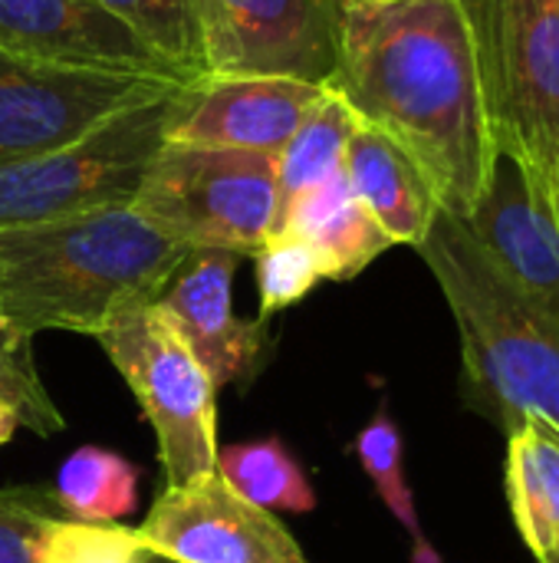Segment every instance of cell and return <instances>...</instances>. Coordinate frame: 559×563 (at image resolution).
<instances>
[{
  "label": "cell",
  "mask_w": 559,
  "mask_h": 563,
  "mask_svg": "<svg viewBox=\"0 0 559 563\" xmlns=\"http://www.w3.org/2000/svg\"><path fill=\"white\" fill-rule=\"evenodd\" d=\"M237 261L241 254L224 247H191L158 297L217 389L254 379L267 350V320L234 317Z\"/></svg>",
  "instance_id": "4fadbf2b"
},
{
  "label": "cell",
  "mask_w": 559,
  "mask_h": 563,
  "mask_svg": "<svg viewBox=\"0 0 559 563\" xmlns=\"http://www.w3.org/2000/svg\"><path fill=\"white\" fill-rule=\"evenodd\" d=\"M16 426H20V416H16V409L0 396V445H7L10 439H13V432H16Z\"/></svg>",
  "instance_id": "4316f807"
},
{
  "label": "cell",
  "mask_w": 559,
  "mask_h": 563,
  "mask_svg": "<svg viewBox=\"0 0 559 563\" xmlns=\"http://www.w3.org/2000/svg\"><path fill=\"white\" fill-rule=\"evenodd\" d=\"M0 49L59 66L185 82L99 0H0Z\"/></svg>",
  "instance_id": "7c38bea8"
},
{
  "label": "cell",
  "mask_w": 559,
  "mask_h": 563,
  "mask_svg": "<svg viewBox=\"0 0 559 563\" xmlns=\"http://www.w3.org/2000/svg\"><path fill=\"white\" fill-rule=\"evenodd\" d=\"M465 228L530 303L559 320V231L554 218L534 205L514 158H494L484 195L465 218Z\"/></svg>",
  "instance_id": "5bb4252c"
},
{
  "label": "cell",
  "mask_w": 559,
  "mask_h": 563,
  "mask_svg": "<svg viewBox=\"0 0 559 563\" xmlns=\"http://www.w3.org/2000/svg\"><path fill=\"white\" fill-rule=\"evenodd\" d=\"M497 155L550 214L559 175V0H458ZM554 218V214H550Z\"/></svg>",
  "instance_id": "277c9868"
},
{
  "label": "cell",
  "mask_w": 559,
  "mask_h": 563,
  "mask_svg": "<svg viewBox=\"0 0 559 563\" xmlns=\"http://www.w3.org/2000/svg\"><path fill=\"white\" fill-rule=\"evenodd\" d=\"M343 172L356 198L366 205V211L376 218L392 244H422L441 205L432 181L402 145H395L385 132L356 122L346 145Z\"/></svg>",
  "instance_id": "9a60e30c"
},
{
  "label": "cell",
  "mask_w": 559,
  "mask_h": 563,
  "mask_svg": "<svg viewBox=\"0 0 559 563\" xmlns=\"http://www.w3.org/2000/svg\"><path fill=\"white\" fill-rule=\"evenodd\" d=\"M277 234H293L306 241L320 261L326 280H353L376 257H382L392 241L356 198L346 172L333 175L283 214Z\"/></svg>",
  "instance_id": "2e32d148"
},
{
  "label": "cell",
  "mask_w": 559,
  "mask_h": 563,
  "mask_svg": "<svg viewBox=\"0 0 559 563\" xmlns=\"http://www.w3.org/2000/svg\"><path fill=\"white\" fill-rule=\"evenodd\" d=\"M323 89L287 76H201L175 92L165 142L280 155Z\"/></svg>",
  "instance_id": "8fae6325"
},
{
  "label": "cell",
  "mask_w": 559,
  "mask_h": 563,
  "mask_svg": "<svg viewBox=\"0 0 559 563\" xmlns=\"http://www.w3.org/2000/svg\"><path fill=\"white\" fill-rule=\"evenodd\" d=\"M56 518L53 492L0 488V563H43V541Z\"/></svg>",
  "instance_id": "484cf974"
},
{
  "label": "cell",
  "mask_w": 559,
  "mask_h": 563,
  "mask_svg": "<svg viewBox=\"0 0 559 563\" xmlns=\"http://www.w3.org/2000/svg\"><path fill=\"white\" fill-rule=\"evenodd\" d=\"M53 498L59 511L72 521L109 525L135 511L138 472L119 452L82 445L63 462L53 485Z\"/></svg>",
  "instance_id": "d6986e66"
},
{
  "label": "cell",
  "mask_w": 559,
  "mask_h": 563,
  "mask_svg": "<svg viewBox=\"0 0 559 563\" xmlns=\"http://www.w3.org/2000/svg\"><path fill=\"white\" fill-rule=\"evenodd\" d=\"M178 89L115 112L63 148L0 165V228L128 208L152 158L165 145Z\"/></svg>",
  "instance_id": "5b68a950"
},
{
  "label": "cell",
  "mask_w": 559,
  "mask_h": 563,
  "mask_svg": "<svg viewBox=\"0 0 559 563\" xmlns=\"http://www.w3.org/2000/svg\"><path fill=\"white\" fill-rule=\"evenodd\" d=\"M254 257H257L260 320H270L273 313L300 303L320 280H326L320 254L293 234L267 238L254 251Z\"/></svg>",
  "instance_id": "603a6c76"
},
{
  "label": "cell",
  "mask_w": 559,
  "mask_h": 563,
  "mask_svg": "<svg viewBox=\"0 0 559 563\" xmlns=\"http://www.w3.org/2000/svg\"><path fill=\"white\" fill-rule=\"evenodd\" d=\"M353 0H191L208 76H287L326 86Z\"/></svg>",
  "instance_id": "ba28073f"
},
{
  "label": "cell",
  "mask_w": 559,
  "mask_h": 563,
  "mask_svg": "<svg viewBox=\"0 0 559 563\" xmlns=\"http://www.w3.org/2000/svg\"><path fill=\"white\" fill-rule=\"evenodd\" d=\"M148 563H175V561H168V558H158V554H152V558H148Z\"/></svg>",
  "instance_id": "f546056e"
},
{
  "label": "cell",
  "mask_w": 559,
  "mask_h": 563,
  "mask_svg": "<svg viewBox=\"0 0 559 563\" xmlns=\"http://www.w3.org/2000/svg\"><path fill=\"white\" fill-rule=\"evenodd\" d=\"M356 122H359L356 112L329 86L310 106V112L303 115V122L297 125V132L290 135V142L277 155V218H273V234H277L283 214L293 208V201H300L303 195H310L313 188H320L323 181H329L333 175L343 172L346 145L353 139Z\"/></svg>",
  "instance_id": "ac0fdd59"
},
{
  "label": "cell",
  "mask_w": 559,
  "mask_h": 563,
  "mask_svg": "<svg viewBox=\"0 0 559 563\" xmlns=\"http://www.w3.org/2000/svg\"><path fill=\"white\" fill-rule=\"evenodd\" d=\"M188 251L132 208L0 228V323L26 340L99 336L119 310L158 300Z\"/></svg>",
  "instance_id": "7a4b0ae2"
},
{
  "label": "cell",
  "mask_w": 559,
  "mask_h": 563,
  "mask_svg": "<svg viewBox=\"0 0 559 563\" xmlns=\"http://www.w3.org/2000/svg\"><path fill=\"white\" fill-rule=\"evenodd\" d=\"M326 86L418 162L441 211H474L497 152L458 0H353Z\"/></svg>",
  "instance_id": "6da1fadb"
},
{
  "label": "cell",
  "mask_w": 559,
  "mask_h": 563,
  "mask_svg": "<svg viewBox=\"0 0 559 563\" xmlns=\"http://www.w3.org/2000/svg\"><path fill=\"white\" fill-rule=\"evenodd\" d=\"M461 340V402L504 435L527 416L559 429V320L530 303L461 218L438 211L415 247Z\"/></svg>",
  "instance_id": "3957f363"
},
{
  "label": "cell",
  "mask_w": 559,
  "mask_h": 563,
  "mask_svg": "<svg viewBox=\"0 0 559 563\" xmlns=\"http://www.w3.org/2000/svg\"><path fill=\"white\" fill-rule=\"evenodd\" d=\"M188 247L254 254L277 218V155L165 142L128 205Z\"/></svg>",
  "instance_id": "8992f818"
},
{
  "label": "cell",
  "mask_w": 559,
  "mask_h": 563,
  "mask_svg": "<svg viewBox=\"0 0 559 563\" xmlns=\"http://www.w3.org/2000/svg\"><path fill=\"white\" fill-rule=\"evenodd\" d=\"M0 396L16 409L20 426L36 435H56L63 429V416L46 396L40 373L33 366V350L26 336H16L0 323Z\"/></svg>",
  "instance_id": "cb8c5ba5"
},
{
  "label": "cell",
  "mask_w": 559,
  "mask_h": 563,
  "mask_svg": "<svg viewBox=\"0 0 559 563\" xmlns=\"http://www.w3.org/2000/svg\"><path fill=\"white\" fill-rule=\"evenodd\" d=\"M362 472L369 475L376 495L385 501V508L395 515V521L412 534L415 541V563H441L438 554L428 548L425 534H422V525H418V511H415V498H412V488L405 482V445H402V429L395 426V419L389 416V409L382 406L369 426L356 435V445H353Z\"/></svg>",
  "instance_id": "7402d4cb"
},
{
  "label": "cell",
  "mask_w": 559,
  "mask_h": 563,
  "mask_svg": "<svg viewBox=\"0 0 559 563\" xmlns=\"http://www.w3.org/2000/svg\"><path fill=\"white\" fill-rule=\"evenodd\" d=\"M537 563H559V538H557V544H554V548H550V551H547V554H544Z\"/></svg>",
  "instance_id": "f1b7e54d"
},
{
  "label": "cell",
  "mask_w": 559,
  "mask_h": 563,
  "mask_svg": "<svg viewBox=\"0 0 559 563\" xmlns=\"http://www.w3.org/2000/svg\"><path fill=\"white\" fill-rule=\"evenodd\" d=\"M217 472L241 498L264 511L310 515L316 508L310 478L280 439L217 449Z\"/></svg>",
  "instance_id": "ffe728a7"
},
{
  "label": "cell",
  "mask_w": 559,
  "mask_h": 563,
  "mask_svg": "<svg viewBox=\"0 0 559 563\" xmlns=\"http://www.w3.org/2000/svg\"><path fill=\"white\" fill-rule=\"evenodd\" d=\"M135 534L175 563H306L293 534L241 498L221 472L165 488Z\"/></svg>",
  "instance_id": "30bf717a"
},
{
  "label": "cell",
  "mask_w": 559,
  "mask_h": 563,
  "mask_svg": "<svg viewBox=\"0 0 559 563\" xmlns=\"http://www.w3.org/2000/svg\"><path fill=\"white\" fill-rule=\"evenodd\" d=\"M175 86L185 82L59 66L0 49V165L63 148L115 112Z\"/></svg>",
  "instance_id": "9c48e42d"
},
{
  "label": "cell",
  "mask_w": 559,
  "mask_h": 563,
  "mask_svg": "<svg viewBox=\"0 0 559 563\" xmlns=\"http://www.w3.org/2000/svg\"><path fill=\"white\" fill-rule=\"evenodd\" d=\"M152 551L128 528L56 518L43 541V563H148Z\"/></svg>",
  "instance_id": "d4e9b609"
},
{
  "label": "cell",
  "mask_w": 559,
  "mask_h": 563,
  "mask_svg": "<svg viewBox=\"0 0 559 563\" xmlns=\"http://www.w3.org/2000/svg\"><path fill=\"white\" fill-rule=\"evenodd\" d=\"M158 439L165 488L217 472V386L158 300L119 310L96 336Z\"/></svg>",
  "instance_id": "52a82bcc"
},
{
  "label": "cell",
  "mask_w": 559,
  "mask_h": 563,
  "mask_svg": "<svg viewBox=\"0 0 559 563\" xmlns=\"http://www.w3.org/2000/svg\"><path fill=\"white\" fill-rule=\"evenodd\" d=\"M504 488L514 528L540 561L559 538V429L527 416L507 432Z\"/></svg>",
  "instance_id": "e0dca14e"
},
{
  "label": "cell",
  "mask_w": 559,
  "mask_h": 563,
  "mask_svg": "<svg viewBox=\"0 0 559 563\" xmlns=\"http://www.w3.org/2000/svg\"><path fill=\"white\" fill-rule=\"evenodd\" d=\"M185 82L208 76L191 0H99Z\"/></svg>",
  "instance_id": "44dd1931"
},
{
  "label": "cell",
  "mask_w": 559,
  "mask_h": 563,
  "mask_svg": "<svg viewBox=\"0 0 559 563\" xmlns=\"http://www.w3.org/2000/svg\"><path fill=\"white\" fill-rule=\"evenodd\" d=\"M550 214H554V224H557V231H559V175H557V188H554V208H550Z\"/></svg>",
  "instance_id": "83f0119b"
}]
</instances>
